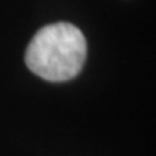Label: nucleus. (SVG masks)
<instances>
[{"instance_id":"1","label":"nucleus","mask_w":156,"mask_h":156,"mask_svg":"<svg viewBox=\"0 0 156 156\" xmlns=\"http://www.w3.org/2000/svg\"><path fill=\"white\" fill-rule=\"evenodd\" d=\"M86 53V38L76 26L54 23L32 37L26 49V64L43 80L67 81L81 72Z\"/></svg>"}]
</instances>
